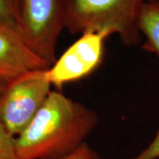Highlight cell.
<instances>
[{
	"label": "cell",
	"instance_id": "6da1fadb",
	"mask_svg": "<svg viewBox=\"0 0 159 159\" xmlns=\"http://www.w3.org/2000/svg\"><path fill=\"white\" fill-rule=\"evenodd\" d=\"M98 123L97 114L84 104L51 91L38 112L15 137L21 159H53L80 147Z\"/></svg>",
	"mask_w": 159,
	"mask_h": 159
},
{
	"label": "cell",
	"instance_id": "7a4b0ae2",
	"mask_svg": "<svg viewBox=\"0 0 159 159\" xmlns=\"http://www.w3.org/2000/svg\"><path fill=\"white\" fill-rule=\"evenodd\" d=\"M144 0H64L65 29L72 34L106 31L126 46L137 45Z\"/></svg>",
	"mask_w": 159,
	"mask_h": 159
},
{
	"label": "cell",
	"instance_id": "3957f363",
	"mask_svg": "<svg viewBox=\"0 0 159 159\" xmlns=\"http://www.w3.org/2000/svg\"><path fill=\"white\" fill-rule=\"evenodd\" d=\"M17 28L25 43L50 65L65 29L64 0H18Z\"/></svg>",
	"mask_w": 159,
	"mask_h": 159
},
{
	"label": "cell",
	"instance_id": "277c9868",
	"mask_svg": "<svg viewBox=\"0 0 159 159\" xmlns=\"http://www.w3.org/2000/svg\"><path fill=\"white\" fill-rule=\"evenodd\" d=\"M48 69L18 77L6 84L0 96V121L14 137L31 122L51 94Z\"/></svg>",
	"mask_w": 159,
	"mask_h": 159
},
{
	"label": "cell",
	"instance_id": "5b68a950",
	"mask_svg": "<svg viewBox=\"0 0 159 159\" xmlns=\"http://www.w3.org/2000/svg\"><path fill=\"white\" fill-rule=\"evenodd\" d=\"M109 32H86L68 47L47 70L52 86L60 89L92 74L102 62Z\"/></svg>",
	"mask_w": 159,
	"mask_h": 159
},
{
	"label": "cell",
	"instance_id": "8992f818",
	"mask_svg": "<svg viewBox=\"0 0 159 159\" xmlns=\"http://www.w3.org/2000/svg\"><path fill=\"white\" fill-rule=\"evenodd\" d=\"M50 66L29 48L17 29L0 21V82L8 84L23 74Z\"/></svg>",
	"mask_w": 159,
	"mask_h": 159
},
{
	"label": "cell",
	"instance_id": "52a82bcc",
	"mask_svg": "<svg viewBox=\"0 0 159 159\" xmlns=\"http://www.w3.org/2000/svg\"><path fill=\"white\" fill-rule=\"evenodd\" d=\"M138 26L140 33L145 39L142 49L159 58V1L143 3Z\"/></svg>",
	"mask_w": 159,
	"mask_h": 159
},
{
	"label": "cell",
	"instance_id": "ba28073f",
	"mask_svg": "<svg viewBox=\"0 0 159 159\" xmlns=\"http://www.w3.org/2000/svg\"><path fill=\"white\" fill-rule=\"evenodd\" d=\"M0 159H21L18 153L15 137L0 121Z\"/></svg>",
	"mask_w": 159,
	"mask_h": 159
},
{
	"label": "cell",
	"instance_id": "9c48e42d",
	"mask_svg": "<svg viewBox=\"0 0 159 159\" xmlns=\"http://www.w3.org/2000/svg\"><path fill=\"white\" fill-rule=\"evenodd\" d=\"M18 0H0V21L17 29Z\"/></svg>",
	"mask_w": 159,
	"mask_h": 159
},
{
	"label": "cell",
	"instance_id": "30bf717a",
	"mask_svg": "<svg viewBox=\"0 0 159 159\" xmlns=\"http://www.w3.org/2000/svg\"><path fill=\"white\" fill-rule=\"evenodd\" d=\"M53 159H101V157L88 144L83 143L72 153Z\"/></svg>",
	"mask_w": 159,
	"mask_h": 159
},
{
	"label": "cell",
	"instance_id": "8fae6325",
	"mask_svg": "<svg viewBox=\"0 0 159 159\" xmlns=\"http://www.w3.org/2000/svg\"><path fill=\"white\" fill-rule=\"evenodd\" d=\"M159 158V130L156 136L148 144L146 148H144L141 153L133 159H157Z\"/></svg>",
	"mask_w": 159,
	"mask_h": 159
},
{
	"label": "cell",
	"instance_id": "7c38bea8",
	"mask_svg": "<svg viewBox=\"0 0 159 159\" xmlns=\"http://www.w3.org/2000/svg\"><path fill=\"white\" fill-rule=\"evenodd\" d=\"M6 84L3 83V82H0V96H1V94L3 93V91L5 90V89H6Z\"/></svg>",
	"mask_w": 159,
	"mask_h": 159
},
{
	"label": "cell",
	"instance_id": "4fadbf2b",
	"mask_svg": "<svg viewBox=\"0 0 159 159\" xmlns=\"http://www.w3.org/2000/svg\"><path fill=\"white\" fill-rule=\"evenodd\" d=\"M147 1H159V0H144V2H147Z\"/></svg>",
	"mask_w": 159,
	"mask_h": 159
}]
</instances>
